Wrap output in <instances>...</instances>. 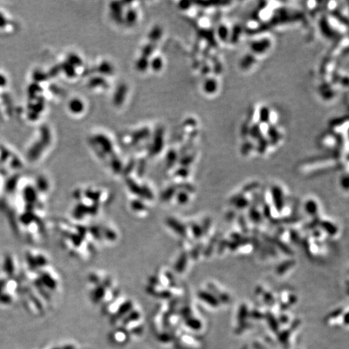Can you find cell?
Returning a JSON list of instances; mask_svg holds the SVG:
<instances>
[{"label": "cell", "instance_id": "6da1fadb", "mask_svg": "<svg viewBox=\"0 0 349 349\" xmlns=\"http://www.w3.org/2000/svg\"><path fill=\"white\" fill-rule=\"evenodd\" d=\"M272 196L273 204L277 212L283 210L285 202H284L283 191L279 186L275 185L272 187Z\"/></svg>", "mask_w": 349, "mask_h": 349}, {"label": "cell", "instance_id": "7a4b0ae2", "mask_svg": "<svg viewBox=\"0 0 349 349\" xmlns=\"http://www.w3.org/2000/svg\"><path fill=\"white\" fill-rule=\"evenodd\" d=\"M166 223L169 226V227L171 228L175 232H176V234H178L179 235L182 237L187 236V230H186L185 226L179 221L176 220L175 218H168L166 221Z\"/></svg>", "mask_w": 349, "mask_h": 349}, {"label": "cell", "instance_id": "3957f363", "mask_svg": "<svg viewBox=\"0 0 349 349\" xmlns=\"http://www.w3.org/2000/svg\"><path fill=\"white\" fill-rule=\"evenodd\" d=\"M198 298L204 303L209 305L210 307H218L219 306V301L213 293H209L208 291L202 290L198 293Z\"/></svg>", "mask_w": 349, "mask_h": 349}, {"label": "cell", "instance_id": "277c9868", "mask_svg": "<svg viewBox=\"0 0 349 349\" xmlns=\"http://www.w3.org/2000/svg\"><path fill=\"white\" fill-rule=\"evenodd\" d=\"M230 203L231 205H234L238 209H246V207H248L250 205L248 200L246 199V197H244V195L242 193L235 195L234 197H231Z\"/></svg>", "mask_w": 349, "mask_h": 349}, {"label": "cell", "instance_id": "5b68a950", "mask_svg": "<svg viewBox=\"0 0 349 349\" xmlns=\"http://www.w3.org/2000/svg\"><path fill=\"white\" fill-rule=\"evenodd\" d=\"M319 226H320L327 234H329L330 236H335V235L338 234L339 229H338L337 226H336L334 223L328 222V221H320Z\"/></svg>", "mask_w": 349, "mask_h": 349}, {"label": "cell", "instance_id": "8992f818", "mask_svg": "<svg viewBox=\"0 0 349 349\" xmlns=\"http://www.w3.org/2000/svg\"><path fill=\"white\" fill-rule=\"evenodd\" d=\"M305 210L309 216H312L314 218L317 217L319 212V207L317 202H314V200H308L305 204Z\"/></svg>", "mask_w": 349, "mask_h": 349}, {"label": "cell", "instance_id": "52a82bcc", "mask_svg": "<svg viewBox=\"0 0 349 349\" xmlns=\"http://www.w3.org/2000/svg\"><path fill=\"white\" fill-rule=\"evenodd\" d=\"M296 261L293 260H286L281 263L279 266L276 268V272L278 275H284L287 271L292 268L295 265Z\"/></svg>", "mask_w": 349, "mask_h": 349}, {"label": "cell", "instance_id": "ba28073f", "mask_svg": "<svg viewBox=\"0 0 349 349\" xmlns=\"http://www.w3.org/2000/svg\"><path fill=\"white\" fill-rule=\"evenodd\" d=\"M267 241L270 242L271 244L272 243L277 247H279L280 250L283 251L284 253H286V255H288V256L293 255V251L286 244H284L283 242H281L279 239H273L272 241H271L268 238H267Z\"/></svg>", "mask_w": 349, "mask_h": 349}, {"label": "cell", "instance_id": "9c48e42d", "mask_svg": "<svg viewBox=\"0 0 349 349\" xmlns=\"http://www.w3.org/2000/svg\"><path fill=\"white\" fill-rule=\"evenodd\" d=\"M248 215L251 222H253L254 223L259 224V223L262 222V214L260 213V211L258 210L255 206L250 208Z\"/></svg>", "mask_w": 349, "mask_h": 349}, {"label": "cell", "instance_id": "30bf717a", "mask_svg": "<svg viewBox=\"0 0 349 349\" xmlns=\"http://www.w3.org/2000/svg\"><path fill=\"white\" fill-rule=\"evenodd\" d=\"M187 262V255L186 252H184L179 258L178 261L176 263V270L179 273H182L184 270L185 269L186 265Z\"/></svg>", "mask_w": 349, "mask_h": 349}, {"label": "cell", "instance_id": "8fae6325", "mask_svg": "<svg viewBox=\"0 0 349 349\" xmlns=\"http://www.w3.org/2000/svg\"><path fill=\"white\" fill-rule=\"evenodd\" d=\"M191 230H192L193 236H194L196 239H199L203 236V231H202V226L198 225V224H196V223L192 224V225H191Z\"/></svg>", "mask_w": 349, "mask_h": 349}, {"label": "cell", "instance_id": "7c38bea8", "mask_svg": "<svg viewBox=\"0 0 349 349\" xmlns=\"http://www.w3.org/2000/svg\"><path fill=\"white\" fill-rule=\"evenodd\" d=\"M217 240H218V237L217 236H214L213 238L211 239L210 242H209V244H208V246H206V248L205 249V256H210L211 254H212V251H213V248H214V246H215Z\"/></svg>", "mask_w": 349, "mask_h": 349}, {"label": "cell", "instance_id": "4fadbf2b", "mask_svg": "<svg viewBox=\"0 0 349 349\" xmlns=\"http://www.w3.org/2000/svg\"><path fill=\"white\" fill-rule=\"evenodd\" d=\"M186 325L188 328L194 329V330H198L200 328H202V323L197 319H188L186 322Z\"/></svg>", "mask_w": 349, "mask_h": 349}, {"label": "cell", "instance_id": "5bb4252c", "mask_svg": "<svg viewBox=\"0 0 349 349\" xmlns=\"http://www.w3.org/2000/svg\"><path fill=\"white\" fill-rule=\"evenodd\" d=\"M248 315V309L247 307L245 305H242L239 309V314H238V319L240 321L244 322Z\"/></svg>", "mask_w": 349, "mask_h": 349}, {"label": "cell", "instance_id": "9a60e30c", "mask_svg": "<svg viewBox=\"0 0 349 349\" xmlns=\"http://www.w3.org/2000/svg\"><path fill=\"white\" fill-rule=\"evenodd\" d=\"M188 200H189L188 192H186L185 190H184L183 192H180L178 196H177V202L180 205L186 204L188 202Z\"/></svg>", "mask_w": 349, "mask_h": 349}, {"label": "cell", "instance_id": "2e32d148", "mask_svg": "<svg viewBox=\"0 0 349 349\" xmlns=\"http://www.w3.org/2000/svg\"><path fill=\"white\" fill-rule=\"evenodd\" d=\"M70 111L75 113H80L82 109V103L80 101H73L70 103Z\"/></svg>", "mask_w": 349, "mask_h": 349}, {"label": "cell", "instance_id": "e0dca14e", "mask_svg": "<svg viewBox=\"0 0 349 349\" xmlns=\"http://www.w3.org/2000/svg\"><path fill=\"white\" fill-rule=\"evenodd\" d=\"M267 319L269 326L273 329V330H277V328H278V323H277V320L275 318L274 315L272 314H270V313H267Z\"/></svg>", "mask_w": 349, "mask_h": 349}, {"label": "cell", "instance_id": "ac0fdd59", "mask_svg": "<svg viewBox=\"0 0 349 349\" xmlns=\"http://www.w3.org/2000/svg\"><path fill=\"white\" fill-rule=\"evenodd\" d=\"M264 300H265V303L268 306H273L276 303L274 297L272 296V293H267V292H265L264 293Z\"/></svg>", "mask_w": 349, "mask_h": 349}, {"label": "cell", "instance_id": "d6986e66", "mask_svg": "<svg viewBox=\"0 0 349 349\" xmlns=\"http://www.w3.org/2000/svg\"><path fill=\"white\" fill-rule=\"evenodd\" d=\"M297 301H298V298H297L296 296L291 295L289 298H288V302H287L286 304L284 303L283 305H281V309H282V310L287 309L288 307H290L292 305L297 303Z\"/></svg>", "mask_w": 349, "mask_h": 349}, {"label": "cell", "instance_id": "ffe728a7", "mask_svg": "<svg viewBox=\"0 0 349 349\" xmlns=\"http://www.w3.org/2000/svg\"><path fill=\"white\" fill-rule=\"evenodd\" d=\"M5 270H6V272H7L8 274H11L13 272L14 270V267L12 266V260L11 258H6V260H5L4 264Z\"/></svg>", "mask_w": 349, "mask_h": 349}, {"label": "cell", "instance_id": "44dd1931", "mask_svg": "<svg viewBox=\"0 0 349 349\" xmlns=\"http://www.w3.org/2000/svg\"><path fill=\"white\" fill-rule=\"evenodd\" d=\"M211 226V220L209 218H207L204 221L203 223V225L201 226H202V231H203V235H206L209 232V229H210Z\"/></svg>", "mask_w": 349, "mask_h": 349}, {"label": "cell", "instance_id": "7402d4cb", "mask_svg": "<svg viewBox=\"0 0 349 349\" xmlns=\"http://www.w3.org/2000/svg\"><path fill=\"white\" fill-rule=\"evenodd\" d=\"M319 223H320V218H319V217H315V218H314V220L308 223V224L306 226H307L306 229H307V230H312V229L316 227L317 226H319Z\"/></svg>", "mask_w": 349, "mask_h": 349}, {"label": "cell", "instance_id": "603a6c76", "mask_svg": "<svg viewBox=\"0 0 349 349\" xmlns=\"http://www.w3.org/2000/svg\"><path fill=\"white\" fill-rule=\"evenodd\" d=\"M202 244L201 245H197V246H195L194 248L192 249V252H191V256H192L193 260H197V258L199 257L200 252L202 251Z\"/></svg>", "mask_w": 349, "mask_h": 349}, {"label": "cell", "instance_id": "cb8c5ba5", "mask_svg": "<svg viewBox=\"0 0 349 349\" xmlns=\"http://www.w3.org/2000/svg\"><path fill=\"white\" fill-rule=\"evenodd\" d=\"M263 214L265 218H268V219L271 218V207L267 203L263 205Z\"/></svg>", "mask_w": 349, "mask_h": 349}, {"label": "cell", "instance_id": "d4e9b609", "mask_svg": "<svg viewBox=\"0 0 349 349\" xmlns=\"http://www.w3.org/2000/svg\"><path fill=\"white\" fill-rule=\"evenodd\" d=\"M290 238L291 240L293 242V243H299L300 242L301 239L300 236H299V234H298L296 230H290Z\"/></svg>", "mask_w": 349, "mask_h": 349}, {"label": "cell", "instance_id": "484cf974", "mask_svg": "<svg viewBox=\"0 0 349 349\" xmlns=\"http://www.w3.org/2000/svg\"><path fill=\"white\" fill-rule=\"evenodd\" d=\"M228 244H229V242L226 241V240L221 241L219 246H218V253H223V251H225L226 248L228 247Z\"/></svg>", "mask_w": 349, "mask_h": 349}, {"label": "cell", "instance_id": "4316f807", "mask_svg": "<svg viewBox=\"0 0 349 349\" xmlns=\"http://www.w3.org/2000/svg\"><path fill=\"white\" fill-rule=\"evenodd\" d=\"M239 223L241 225V229L244 233L247 232V226H246V221L243 216H240L239 218Z\"/></svg>", "mask_w": 349, "mask_h": 349}, {"label": "cell", "instance_id": "83f0119b", "mask_svg": "<svg viewBox=\"0 0 349 349\" xmlns=\"http://www.w3.org/2000/svg\"><path fill=\"white\" fill-rule=\"evenodd\" d=\"M342 309H335V311L331 312L328 316V319H332L337 318L340 316V314H342Z\"/></svg>", "mask_w": 349, "mask_h": 349}, {"label": "cell", "instance_id": "f1b7e54d", "mask_svg": "<svg viewBox=\"0 0 349 349\" xmlns=\"http://www.w3.org/2000/svg\"><path fill=\"white\" fill-rule=\"evenodd\" d=\"M259 185L257 183H251L246 187H244V192H251L252 190L255 189L257 186Z\"/></svg>", "mask_w": 349, "mask_h": 349}, {"label": "cell", "instance_id": "f546056e", "mask_svg": "<svg viewBox=\"0 0 349 349\" xmlns=\"http://www.w3.org/2000/svg\"><path fill=\"white\" fill-rule=\"evenodd\" d=\"M341 185H342L343 187H344L345 189H348V187H349V182H348L347 176H345V180H344V179L341 180Z\"/></svg>", "mask_w": 349, "mask_h": 349}, {"label": "cell", "instance_id": "4dcf8cb0", "mask_svg": "<svg viewBox=\"0 0 349 349\" xmlns=\"http://www.w3.org/2000/svg\"><path fill=\"white\" fill-rule=\"evenodd\" d=\"M251 315H253L255 319H261L263 317V314L260 313V312L256 311V310H253L252 313H251Z\"/></svg>", "mask_w": 349, "mask_h": 349}, {"label": "cell", "instance_id": "1f68e13d", "mask_svg": "<svg viewBox=\"0 0 349 349\" xmlns=\"http://www.w3.org/2000/svg\"><path fill=\"white\" fill-rule=\"evenodd\" d=\"M313 235H314V238H319L321 235V233L319 232V231H317V230H314Z\"/></svg>", "mask_w": 349, "mask_h": 349}]
</instances>
